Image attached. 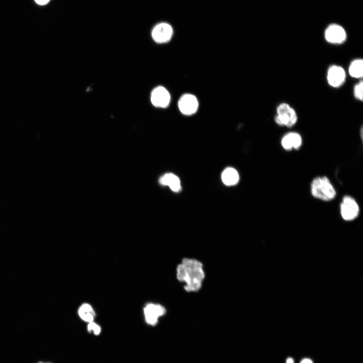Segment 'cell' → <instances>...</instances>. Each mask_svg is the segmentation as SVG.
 <instances>
[{"label": "cell", "mask_w": 363, "mask_h": 363, "mask_svg": "<svg viewBox=\"0 0 363 363\" xmlns=\"http://www.w3.org/2000/svg\"><path fill=\"white\" fill-rule=\"evenodd\" d=\"M176 278L184 282L185 290L189 292L200 289L205 278L202 263L196 259L184 258L176 268Z\"/></svg>", "instance_id": "cell-1"}, {"label": "cell", "mask_w": 363, "mask_h": 363, "mask_svg": "<svg viewBox=\"0 0 363 363\" xmlns=\"http://www.w3.org/2000/svg\"><path fill=\"white\" fill-rule=\"evenodd\" d=\"M311 190L314 197L324 201L332 200L336 195L330 180L324 176L314 178L311 183Z\"/></svg>", "instance_id": "cell-2"}, {"label": "cell", "mask_w": 363, "mask_h": 363, "mask_svg": "<svg viewBox=\"0 0 363 363\" xmlns=\"http://www.w3.org/2000/svg\"><path fill=\"white\" fill-rule=\"evenodd\" d=\"M297 120L296 112L291 105L286 102L278 105L274 116L275 122L278 125L290 128L296 124Z\"/></svg>", "instance_id": "cell-3"}, {"label": "cell", "mask_w": 363, "mask_h": 363, "mask_svg": "<svg viewBox=\"0 0 363 363\" xmlns=\"http://www.w3.org/2000/svg\"><path fill=\"white\" fill-rule=\"evenodd\" d=\"M359 213V206L355 199L349 196H344L340 204V213L343 219L346 221L353 220Z\"/></svg>", "instance_id": "cell-4"}, {"label": "cell", "mask_w": 363, "mask_h": 363, "mask_svg": "<svg viewBox=\"0 0 363 363\" xmlns=\"http://www.w3.org/2000/svg\"><path fill=\"white\" fill-rule=\"evenodd\" d=\"M346 78V72L341 66L333 65L328 68L327 81L331 87L337 88L341 87L345 82Z\"/></svg>", "instance_id": "cell-5"}, {"label": "cell", "mask_w": 363, "mask_h": 363, "mask_svg": "<svg viewBox=\"0 0 363 363\" xmlns=\"http://www.w3.org/2000/svg\"><path fill=\"white\" fill-rule=\"evenodd\" d=\"M324 36L328 42L334 44H340L346 40L347 35L342 27L337 24H332L326 29Z\"/></svg>", "instance_id": "cell-6"}, {"label": "cell", "mask_w": 363, "mask_h": 363, "mask_svg": "<svg viewBox=\"0 0 363 363\" xmlns=\"http://www.w3.org/2000/svg\"><path fill=\"white\" fill-rule=\"evenodd\" d=\"M165 308L159 304H148L144 309L145 320L148 324L154 326L159 317L165 314Z\"/></svg>", "instance_id": "cell-7"}, {"label": "cell", "mask_w": 363, "mask_h": 363, "mask_svg": "<svg viewBox=\"0 0 363 363\" xmlns=\"http://www.w3.org/2000/svg\"><path fill=\"white\" fill-rule=\"evenodd\" d=\"M172 34V27L166 23H160L157 24L152 31L153 39L159 43L168 41L171 39Z\"/></svg>", "instance_id": "cell-8"}, {"label": "cell", "mask_w": 363, "mask_h": 363, "mask_svg": "<svg viewBox=\"0 0 363 363\" xmlns=\"http://www.w3.org/2000/svg\"><path fill=\"white\" fill-rule=\"evenodd\" d=\"M198 105L197 98L191 94H186L182 96L178 103L180 112L187 115L195 113L198 109Z\"/></svg>", "instance_id": "cell-9"}, {"label": "cell", "mask_w": 363, "mask_h": 363, "mask_svg": "<svg viewBox=\"0 0 363 363\" xmlns=\"http://www.w3.org/2000/svg\"><path fill=\"white\" fill-rule=\"evenodd\" d=\"M151 101L155 106L165 108L169 104L170 94L164 87L158 86L152 92Z\"/></svg>", "instance_id": "cell-10"}, {"label": "cell", "mask_w": 363, "mask_h": 363, "mask_svg": "<svg viewBox=\"0 0 363 363\" xmlns=\"http://www.w3.org/2000/svg\"><path fill=\"white\" fill-rule=\"evenodd\" d=\"M302 143L301 136L296 132L287 133L282 137L281 141L282 147L286 150L298 149L301 146Z\"/></svg>", "instance_id": "cell-11"}, {"label": "cell", "mask_w": 363, "mask_h": 363, "mask_svg": "<svg viewBox=\"0 0 363 363\" xmlns=\"http://www.w3.org/2000/svg\"><path fill=\"white\" fill-rule=\"evenodd\" d=\"M160 183L168 186L173 192H178L180 190V183L178 177L173 173H166L159 179Z\"/></svg>", "instance_id": "cell-12"}, {"label": "cell", "mask_w": 363, "mask_h": 363, "mask_svg": "<svg viewBox=\"0 0 363 363\" xmlns=\"http://www.w3.org/2000/svg\"><path fill=\"white\" fill-rule=\"evenodd\" d=\"M221 179L225 185L232 186L235 185L238 182L239 175L235 169L228 167L223 171L221 175Z\"/></svg>", "instance_id": "cell-13"}, {"label": "cell", "mask_w": 363, "mask_h": 363, "mask_svg": "<svg viewBox=\"0 0 363 363\" xmlns=\"http://www.w3.org/2000/svg\"><path fill=\"white\" fill-rule=\"evenodd\" d=\"M349 75L355 79H360L363 76V60L356 58L353 60L348 68Z\"/></svg>", "instance_id": "cell-14"}, {"label": "cell", "mask_w": 363, "mask_h": 363, "mask_svg": "<svg viewBox=\"0 0 363 363\" xmlns=\"http://www.w3.org/2000/svg\"><path fill=\"white\" fill-rule=\"evenodd\" d=\"M78 314L83 321L89 323L93 321L95 313L92 307L88 304L82 305L78 310Z\"/></svg>", "instance_id": "cell-15"}, {"label": "cell", "mask_w": 363, "mask_h": 363, "mask_svg": "<svg viewBox=\"0 0 363 363\" xmlns=\"http://www.w3.org/2000/svg\"><path fill=\"white\" fill-rule=\"evenodd\" d=\"M354 97L358 100H363V82L360 80L353 87Z\"/></svg>", "instance_id": "cell-16"}, {"label": "cell", "mask_w": 363, "mask_h": 363, "mask_svg": "<svg viewBox=\"0 0 363 363\" xmlns=\"http://www.w3.org/2000/svg\"><path fill=\"white\" fill-rule=\"evenodd\" d=\"M87 330L88 332L93 333L95 335H98L100 333L101 329L99 325L92 321L88 323Z\"/></svg>", "instance_id": "cell-17"}, {"label": "cell", "mask_w": 363, "mask_h": 363, "mask_svg": "<svg viewBox=\"0 0 363 363\" xmlns=\"http://www.w3.org/2000/svg\"><path fill=\"white\" fill-rule=\"evenodd\" d=\"M50 0H35V2L40 5H44L47 4Z\"/></svg>", "instance_id": "cell-18"}, {"label": "cell", "mask_w": 363, "mask_h": 363, "mask_svg": "<svg viewBox=\"0 0 363 363\" xmlns=\"http://www.w3.org/2000/svg\"><path fill=\"white\" fill-rule=\"evenodd\" d=\"M300 363H313V362L310 359L305 358L303 359Z\"/></svg>", "instance_id": "cell-19"}, {"label": "cell", "mask_w": 363, "mask_h": 363, "mask_svg": "<svg viewBox=\"0 0 363 363\" xmlns=\"http://www.w3.org/2000/svg\"><path fill=\"white\" fill-rule=\"evenodd\" d=\"M286 363H293V360L291 358H288L286 360Z\"/></svg>", "instance_id": "cell-20"}, {"label": "cell", "mask_w": 363, "mask_h": 363, "mask_svg": "<svg viewBox=\"0 0 363 363\" xmlns=\"http://www.w3.org/2000/svg\"><path fill=\"white\" fill-rule=\"evenodd\" d=\"M39 363H43V362H39Z\"/></svg>", "instance_id": "cell-21"}]
</instances>
